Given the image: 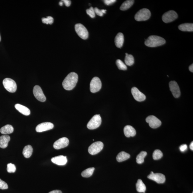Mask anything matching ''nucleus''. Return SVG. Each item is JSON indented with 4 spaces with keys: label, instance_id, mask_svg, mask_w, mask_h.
I'll use <instances>...</instances> for the list:
<instances>
[{
    "label": "nucleus",
    "instance_id": "32",
    "mask_svg": "<svg viewBox=\"0 0 193 193\" xmlns=\"http://www.w3.org/2000/svg\"><path fill=\"white\" fill-rule=\"evenodd\" d=\"M116 64L120 70L125 71L127 70V66L120 60H117L116 62Z\"/></svg>",
    "mask_w": 193,
    "mask_h": 193
},
{
    "label": "nucleus",
    "instance_id": "14",
    "mask_svg": "<svg viewBox=\"0 0 193 193\" xmlns=\"http://www.w3.org/2000/svg\"><path fill=\"white\" fill-rule=\"evenodd\" d=\"M150 179L153 180L158 184H163L166 181V177L164 174L160 173L151 174L148 176Z\"/></svg>",
    "mask_w": 193,
    "mask_h": 193
},
{
    "label": "nucleus",
    "instance_id": "45",
    "mask_svg": "<svg viewBox=\"0 0 193 193\" xmlns=\"http://www.w3.org/2000/svg\"><path fill=\"white\" fill-rule=\"evenodd\" d=\"M59 5L60 6H62L63 5V2L61 1L60 2H59Z\"/></svg>",
    "mask_w": 193,
    "mask_h": 193
},
{
    "label": "nucleus",
    "instance_id": "28",
    "mask_svg": "<svg viewBox=\"0 0 193 193\" xmlns=\"http://www.w3.org/2000/svg\"><path fill=\"white\" fill-rule=\"evenodd\" d=\"M95 168L94 167H91L87 168L82 172L81 175L83 177H89L92 176L94 172Z\"/></svg>",
    "mask_w": 193,
    "mask_h": 193
},
{
    "label": "nucleus",
    "instance_id": "3",
    "mask_svg": "<svg viewBox=\"0 0 193 193\" xmlns=\"http://www.w3.org/2000/svg\"><path fill=\"white\" fill-rule=\"evenodd\" d=\"M151 13L150 10L146 9L140 10L135 16V18L137 21H145L151 17Z\"/></svg>",
    "mask_w": 193,
    "mask_h": 193
},
{
    "label": "nucleus",
    "instance_id": "27",
    "mask_svg": "<svg viewBox=\"0 0 193 193\" xmlns=\"http://www.w3.org/2000/svg\"><path fill=\"white\" fill-rule=\"evenodd\" d=\"M133 0H128L123 3L121 5L120 9L121 11H126L129 9L133 5L134 3Z\"/></svg>",
    "mask_w": 193,
    "mask_h": 193
},
{
    "label": "nucleus",
    "instance_id": "39",
    "mask_svg": "<svg viewBox=\"0 0 193 193\" xmlns=\"http://www.w3.org/2000/svg\"><path fill=\"white\" fill-rule=\"evenodd\" d=\"M187 149L188 146L186 144H184V145L181 146L180 147V151L182 152L186 151Z\"/></svg>",
    "mask_w": 193,
    "mask_h": 193
},
{
    "label": "nucleus",
    "instance_id": "34",
    "mask_svg": "<svg viewBox=\"0 0 193 193\" xmlns=\"http://www.w3.org/2000/svg\"><path fill=\"white\" fill-rule=\"evenodd\" d=\"M16 170V167L15 164L11 163H9L7 164V171L8 172L10 173L15 172Z\"/></svg>",
    "mask_w": 193,
    "mask_h": 193
},
{
    "label": "nucleus",
    "instance_id": "30",
    "mask_svg": "<svg viewBox=\"0 0 193 193\" xmlns=\"http://www.w3.org/2000/svg\"><path fill=\"white\" fill-rule=\"evenodd\" d=\"M125 61L126 64L128 66H131L134 64V58L133 55L128 54L126 55Z\"/></svg>",
    "mask_w": 193,
    "mask_h": 193
},
{
    "label": "nucleus",
    "instance_id": "44",
    "mask_svg": "<svg viewBox=\"0 0 193 193\" xmlns=\"http://www.w3.org/2000/svg\"><path fill=\"white\" fill-rule=\"evenodd\" d=\"M101 12H102V13L103 14L106 13V10L102 9V10H101Z\"/></svg>",
    "mask_w": 193,
    "mask_h": 193
},
{
    "label": "nucleus",
    "instance_id": "19",
    "mask_svg": "<svg viewBox=\"0 0 193 193\" xmlns=\"http://www.w3.org/2000/svg\"><path fill=\"white\" fill-rule=\"evenodd\" d=\"M16 109L22 114L25 115H30V109L27 107L19 104H17L15 105Z\"/></svg>",
    "mask_w": 193,
    "mask_h": 193
},
{
    "label": "nucleus",
    "instance_id": "7",
    "mask_svg": "<svg viewBox=\"0 0 193 193\" xmlns=\"http://www.w3.org/2000/svg\"><path fill=\"white\" fill-rule=\"evenodd\" d=\"M104 145L101 141L95 142L91 145L88 148L89 153L91 155H95L100 152L102 150Z\"/></svg>",
    "mask_w": 193,
    "mask_h": 193
},
{
    "label": "nucleus",
    "instance_id": "13",
    "mask_svg": "<svg viewBox=\"0 0 193 193\" xmlns=\"http://www.w3.org/2000/svg\"><path fill=\"white\" fill-rule=\"evenodd\" d=\"M54 125L49 122L42 123L37 125L36 128V131L38 133L50 130L53 129Z\"/></svg>",
    "mask_w": 193,
    "mask_h": 193
},
{
    "label": "nucleus",
    "instance_id": "6",
    "mask_svg": "<svg viewBox=\"0 0 193 193\" xmlns=\"http://www.w3.org/2000/svg\"><path fill=\"white\" fill-rule=\"evenodd\" d=\"M76 32L80 37L83 40H86L88 37V32L83 24L78 23L75 26Z\"/></svg>",
    "mask_w": 193,
    "mask_h": 193
},
{
    "label": "nucleus",
    "instance_id": "43",
    "mask_svg": "<svg viewBox=\"0 0 193 193\" xmlns=\"http://www.w3.org/2000/svg\"><path fill=\"white\" fill-rule=\"evenodd\" d=\"M190 148L191 150H192V151L193 150V142H192L190 144Z\"/></svg>",
    "mask_w": 193,
    "mask_h": 193
},
{
    "label": "nucleus",
    "instance_id": "29",
    "mask_svg": "<svg viewBox=\"0 0 193 193\" xmlns=\"http://www.w3.org/2000/svg\"><path fill=\"white\" fill-rule=\"evenodd\" d=\"M147 155V153L145 151H141L138 154L136 157V162L138 164H142L144 162V158Z\"/></svg>",
    "mask_w": 193,
    "mask_h": 193
},
{
    "label": "nucleus",
    "instance_id": "11",
    "mask_svg": "<svg viewBox=\"0 0 193 193\" xmlns=\"http://www.w3.org/2000/svg\"><path fill=\"white\" fill-rule=\"evenodd\" d=\"M33 93L34 96L38 100L41 102H44L46 101V98L40 87L38 85L34 87Z\"/></svg>",
    "mask_w": 193,
    "mask_h": 193
},
{
    "label": "nucleus",
    "instance_id": "24",
    "mask_svg": "<svg viewBox=\"0 0 193 193\" xmlns=\"http://www.w3.org/2000/svg\"><path fill=\"white\" fill-rule=\"evenodd\" d=\"M130 157V155L129 153L124 151H122L118 154L116 159L119 162H122L129 159Z\"/></svg>",
    "mask_w": 193,
    "mask_h": 193
},
{
    "label": "nucleus",
    "instance_id": "47",
    "mask_svg": "<svg viewBox=\"0 0 193 193\" xmlns=\"http://www.w3.org/2000/svg\"><path fill=\"white\" fill-rule=\"evenodd\" d=\"M128 54V53H126V55H127Z\"/></svg>",
    "mask_w": 193,
    "mask_h": 193
},
{
    "label": "nucleus",
    "instance_id": "42",
    "mask_svg": "<svg viewBox=\"0 0 193 193\" xmlns=\"http://www.w3.org/2000/svg\"><path fill=\"white\" fill-rule=\"evenodd\" d=\"M189 70L190 71L192 72H193V64H191V65L189 67Z\"/></svg>",
    "mask_w": 193,
    "mask_h": 193
},
{
    "label": "nucleus",
    "instance_id": "20",
    "mask_svg": "<svg viewBox=\"0 0 193 193\" xmlns=\"http://www.w3.org/2000/svg\"><path fill=\"white\" fill-rule=\"evenodd\" d=\"M124 41L123 34L122 33H119L116 36L115 38V43L116 46L119 48L122 47Z\"/></svg>",
    "mask_w": 193,
    "mask_h": 193
},
{
    "label": "nucleus",
    "instance_id": "33",
    "mask_svg": "<svg viewBox=\"0 0 193 193\" xmlns=\"http://www.w3.org/2000/svg\"><path fill=\"white\" fill-rule=\"evenodd\" d=\"M42 23L47 24H52L54 22L53 18L51 16H48L47 18H42Z\"/></svg>",
    "mask_w": 193,
    "mask_h": 193
},
{
    "label": "nucleus",
    "instance_id": "41",
    "mask_svg": "<svg viewBox=\"0 0 193 193\" xmlns=\"http://www.w3.org/2000/svg\"><path fill=\"white\" fill-rule=\"evenodd\" d=\"M48 193H62V192L59 190H55L51 191Z\"/></svg>",
    "mask_w": 193,
    "mask_h": 193
},
{
    "label": "nucleus",
    "instance_id": "9",
    "mask_svg": "<svg viewBox=\"0 0 193 193\" xmlns=\"http://www.w3.org/2000/svg\"><path fill=\"white\" fill-rule=\"evenodd\" d=\"M177 17L178 15L176 12L171 10L164 14L162 19L164 23H168L174 21Z\"/></svg>",
    "mask_w": 193,
    "mask_h": 193
},
{
    "label": "nucleus",
    "instance_id": "12",
    "mask_svg": "<svg viewBox=\"0 0 193 193\" xmlns=\"http://www.w3.org/2000/svg\"><path fill=\"white\" fill-rule=\"evenodd\" d=\"M69 143V140L66 137H62L57 140L53 144L55 149L59 150L63 149L67 146Z\"/></svg>",
    "mask_w": 193,
    "mask_h": 193
},
{
    "label": "nucleus",
    "instance_id": "18",
    "mask_svg": "<svg viewBox=\"0 0 193 193\" xmlns=\"http://www.w3.org/2000/svg\"><path fill=\"white\" fill-rule=\"evenodd\" d=\"M124 133L126 137H129L135 136L136 132L135 129L132 126L127 125L124 129Z\"/></svg>",
    "mask_w": 193,
    "mask_h": 193
},
{
    "label": "nucleus",
    "instance_id": "35",
    "mask_svg": "<svg viewBox=\"0 0 193 193\" xmlns=\"http://www.w3.org/2000/svg\"><path fill=\"white\" fill-rule=\"evenodd\" d=\"M86 13L91 18H94L95 17V13L94 9L91 7L90 9L86 10Z\"/></svg>",
    "mask_w": 193,
    "mask_h": 193
},
{
    "label": "nucleus",
    "instance_id": "21",
    "mask_svg": "<svg viewBox=\"0 0 193 193\" xmlns=\"http://www.w3.org/2000/svg\"><path fill=\"white\" fill-rule=\"evenodd\" d=\"M11 140L9 136L4 135L0 137V147L2 149H5L7 147L9 141Z\"/></svg>",
    "mask_w": 193,
    "mask_h": 193
},
{
    "label": "nucleus",
    "instance_id": "40",
    "mask_svg": "<svg viewBox=\"0 0 193 193\" xmlns=\"http://www.w3.org/2000/svg\"><path fill=\"white\" fill-rule=\"evenodd\" d=\"M62 1L64 2L66 7H69V6H70L71 3V2L70 0H63Z\"/></svg>",
    "mask_w": 193,
    "mask_h": 193
},
{
    "label": "nucleus",
    "instance_id": "37",
    "mask_svg": "<svg viewBox=\"0 0 193 193\" xmlns=\"http://www.w3.org/2000/svg\"><path fill=\"white\" fill-rule=\"evenodd\" d=\"M94 9L95 13H96L97 15L101 16V17L103 16V14L101 12V10H99L97 7L95 8Z\"/></svg>",
    "mask_w": 193,
    "mask_h": 193
},
{
    "label": "nucleus",
    "instance_id": "15",
    "mask_svg": "<svg viewBox=\"0 0 193 193\" xmlns=\"http://www.w3.org/2000/svg\"><path fill=\"white\" fill-rule=\"evenodd\" d=\"M170 91L176 98H178L181 95L180 90L177 83L175 81H171L169 83Z\"/></svg>",
    "mask_w": 193,
    "mask_h": 193
},
{
    "label": "nucleus",
    "instance_id": "16",
    "mask_svg": "<svg viewBox=\"0 0 193 193\" xmlns=\"http://www.w3.org/2000/svg\"><path fill=\"white\" fill-rule=\"evenodd\" d=\"M131 93L134 98L139 102L145 101L146 98L145 95L139 90L136 87H133L131 89Z\"/></svg>",
    "mask_w": 193,
    "mask_h": 193
},
{
    "label": "nucleus",
    "instance_id": "38",
    "mask_svg": "<svg viewBox=\"0 0 193 193\" xmlns=\"http://www.w3.org/2000/svg\"><path fill=\"white\" fill-rule=\"evenodd\" d=\"M116 1L115 0H105L104 2L105 5H112Z\"/></svg>",
    "mask_w": 193,
    "mask_h": 193
},
{
    "label": "nucleus",
    "instance_id": "5",
    "mask_svg": "<svg viewBox=\"0 0 193 193\" xmlns=\"http://www.w3.org/2000/svg\"><path fill=\"white\" fill-rule=\"evenodd\" d=\"M102 122V119L99 115L93 116L87 124V127L89 129H94L100 126Z\"/></svg>",
    "mask_w": 193,
    "mask_h": 193
},
{
    "label": "nucleus",
    "instance_id": "1",
    "mask_svg": "<svg viewBox=\"0 0 193 193\" xmlns=\"http://www.w3.org/2000/svg\"><path fill=\"white\" fill-rule=\"evenodd\" d=\"M78 81V74L75 72H71L63 81V86L66 90H71L76 86Z\"/></svg>",
    "mask_w": 193,
    "mask_h": 193
},
{
    "label": "nucleus",
    "instance_id": "31",
    "mask_svg": "<svg viewBox=\"0 0 193 193\" xmlns=\"http://www.w3.org/2000/svg\"><path fill=\"white\" fill-rule=\"evenodd\" d=\"M162 152L159 150H156L153 153V158L154 160H158L160 159L163 157Z\"/></svg>",
    "mask_w": 193,
    "mask_h": 193
},
{
    "label": "nucleus",
    "instance_id": "36",
    "mask_svg": "<svg viewBox=\"0 0 193 193\" xmlns=\"http://www.w3.org/2000/svg\"><path fill=\"white\" fill-rule=\"evenodd\" d=\"M9 188L8 184L5 182L0 179V189L2 190L7 189Z\"/></svg>",
    "mask_w": 193,
    "mask_h": 193
},
{
    "label": "nucleus",
    "instance_id": "17",
    "mask_svg": "<svg viewBox=\"0 0 193 193\" xmlns=\"http://www.w3.org/2000/svg\"><path fill=\"white\" fill-rule=\"evenodd\" d=\"M51 161L53 163L59 166L65 165L67 162V159L66 156L62 155L56 156L52 158Z\"/></svg>",
    "mask_w": 193,
    "mask_h": 193
},
{
    "label": "nucleus",
    "instance_id": "4",
    "mask_svg": "<svg viewBox=\"0 0 193 193\" xmlns=\"http://www.w3.org/2000/svg\"><path fill=\"white\" fill-rule=\"evenodd\" d=\"M3 84L5 88L9 92L15 93L17 90V84L15 81L11 78H6L4 79Z\"/></svg>",
    "mask_w": 193,
    "mask_h": 193
},
{
    "label": "nucleus",
    "instance_id": "2",
    "mask_svg": "<svg viewBox=\"0 0 193 193\" xmlns=\"http://www.w3.org/2000/svg\"><path fill=\"white\" fill-rule=\"evenodd\" d=\"M166 43L164 39L157 36H151L146 40L145 45L151 47H155L163 45Z\"/></svg>",
    "mask_w": 193,
    "mask_h": 193
},
{
    "label": "nucleus",
    "instance_id": "8",
    "mask_svg": "<svg viewBox=\"0 0 193 193\" xmlns=\"http://www.w3.org/2000/svg\"><path fill=\"white\" fill-rule=\"evenodd\" d=\"M102 87V83L98 77H95L91 80L90 84V89L91 92L95 93L98 92Z\"/></svg>",
    "mask_w": 193,
    "mask_h": 193
},
{
    "label": "nucleus",
    "instance_id": "23",
    "mask_svg": "<svg viewBox=\"0 0 193 193\" xmlns=\"http://www.w3.org/2000/svg\"><path fill=\"white\" fill-rule=\"evenodd\" d=\"M14 131V128L11 125H7L2 127L0 132L3 135H6L11 134Z\"/></svg>",
    "mask_w": 193,
    "mask_h": 193
},
{
    "label": "nucleus",
    "instance_id": "25",
    "mask_svg": "<svg viewBox=\"0 0 193 193\" xmlns=\"http://www.w3.org/2000/svg\"><path fill=\"white\" fill-rule=\"evenodd\" d=\"M33 151V149L32 146L28 145L24 147L23 151V154L24 157L26 158H29L31 156Z\"/></svg>",
    "mask_w": 193,
    "mask_h": 193
},
{
    "label": "nucleus",
    "instance_id": "26",
    "mask_svg": "<svg viewBox=\"0 0 193 193\" xmlns=\"http://www.w3.org/2000/svg\"><path fill=\"white\" fill-rule=\"evenodd\" d=\"M136 187L138 192L145 193L146 190V186L141 180H138L136 184Z\"/></svg>",
    "mask_w": 193,
    "mask_h": 193
},
{
    "label": "nucleus",
    "instance_id": "46",
    "mask_svg": "<svg viewBox=\"0 0 193 193\" xmlns=\"http://www.w3.org/2000/svg\"><path fill=\"white\" fill-rule=\"evenodd\" d=\"M1 34H0V42H1Z\"/></svg>",
    "mask_w": 193,
    "mask_h": 193
},
{
    "label": "nucleus",
    "instance_id": "22",
    "mask_svg": "<svg viewBox=\"0 0 193 193\" xmlns=\"http://www.w3.org/2000/svg\"><path fill=\"white\" fill-rule=\"evenodd\" d=\"M178 29L182 31L193 32V23H184L181 24L178 26Z\"/></svg>",
    "mask_w": 193,
    "mask_h": 193
},
{
    "label": "nucleus",
    "instance_id": "10",
    "mask_svg": "<svg viewBox=\"0 0 193 193\" xmlns=\"http://www.w3.org/2000/svg\"><path fill=\"white\" fill-rule=\"evenodd\" d=\"M146 122L149 123L150 126L152 129H156L161 125V122L154 115H150L146 119Z\"/></svg>",
    "mask_w": 193,
    "mask_h": 193
}]
</instances>
